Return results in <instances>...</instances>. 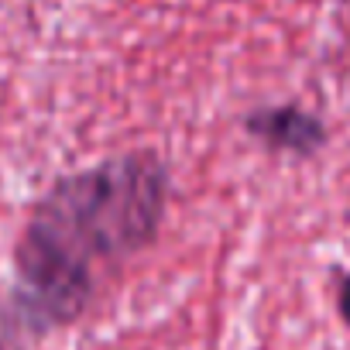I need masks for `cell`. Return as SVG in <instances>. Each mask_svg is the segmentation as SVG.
I'll return each mask as SVG.
<instances>
[{
	"mask_svg": "<svg viewBox=\"0 0 350 350\" xmlns=\"http://www.w3.org/2000/svg\"><path fill=\"white\" fill-rule=\"evenodd\" d=\"M247 134L261 141L271 151H292V154H316L326 144V127L316 113L302 107H265L244 120Z\"/></svg>",
	"mask_w": 350,
	"mask_h": 350,
	"instance_id": "obj_2",
	"label": "cell"
},
{
	"mask_svg": "<svg viewBox=\"0 0 350 350\" xmlns=\"http://www.w3.org/2000/svg\"><path fill=\"white\" fill-rule=\"evenodd\" d=\"M168 200V172L148 151L120 154L59 179L31 210L14 251L18 309L35 329L83 316L96 268L148 247Z\"/></svg>",
	"mask_w": 350,
	"mask_h": 350,
	"instance_id": "obj_1",
	"label": "cell"
},
{
	"mask_svg": "<svg viewBox=\"0 0 350 350\" xmlns=\"http://www.w3.org/2000/svg\"><path fill=\"white\" fill-rule=\"evenodd\" d=\"M0 350H4V347H0Z\"/></svg>",
	"mask_w": 350,
	"mask_h": 350,
	"instance_id": "obj_4",
	"label": "cell"
},
{
	"mask_svg": "<svg viewBox=\"0 0 350 350\" xmlns=\"http://www.w3.org/2000/svg\"><path fill=\"white\" fill-rule=\"evenodd\" d=\"M340 316H343V323L350 326V275H347L343 285H340Z\"/></svg>",
	"mask_w": 350,
	"mask_h": 350,
	"instance_id": "obj_3",
	"label": "cell"
}]
</instances>
